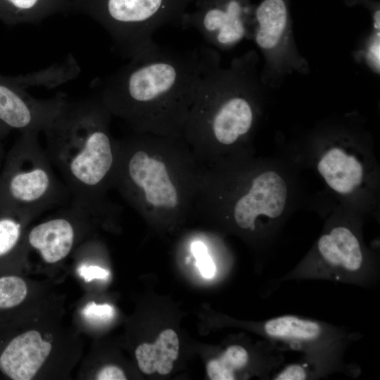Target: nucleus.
Returning <instances> with one entry per match:
<instances>
[{
  "label": "nucleus",
  "instance_id": "nucleus-22",
  "mask_svg": "<svg viewBox=\"0 0 380 380\" xmlns=\"http://www.w3.org/2000/svg\"><path fill=\"white\" fill-rule=\"evenodd\" d=\"M95 379L99 380H125L127 379L124 371L113 365H105L96 374Z\"/></svg>",
  "mask_w": 380,
  "mask_h": 380
},
{
  "label": "nucleus",
  "instance_id": "nucleus-18",
  "mask_svg": "<svg viewBox=\"0 0 380 380\" xmlns=\"http://www.w3.org/2000/svg\"><path fill=\"white\" fill-rule=\"evenodd\" d=\"M34 217L23 213L0 208V258L17 248L27 224Z\"/></svg>",
  "mask_w": 380,
  "mask_h": 380
},
{
  "label": "nucleus",
  "instance_id": "nucleus-21",
  "mask_svg": "<svg viewBox=\"0 0 380 380\" xmlns=\"http://www.w3.org/2000/svg\"><path fill=\"white\" fill-rule=\"evenodd\" d=\"M190 251L202 276L212 278L215 273L216 267L206 243L199 239L194 240L190 243Z\"/></svg>",
  "mask_w": 380,
  "mask_h": 380
},
{
  "label": "nucleus",
  "instance_id": "nucleus-19",
  "mask_svg": "<svg viewBox=\"0 0 380 380\" xmlns=\"http://www.w3.org/2000/svg\"><path fill=\"white\" fill-rule=\"evenodd\" d=\"M27 295L26 282L17 276L0 277V309H9L22 303Z\"/></svg>",
  "mask_w": 380,
  "mask_h": 380
},
{
  "label": "nucleus",
  "instance_id": "nucleus-5",
  "mask_svg": "<svg viewBox=\"0 0 380 380\" xmlns=\"http://www.w3.org/2000/svg\"><path fill=\"white\" fill-rule=\"evenodd\" d=\"M112 115L95 91L76 100L68 98L53 122L43 132L45 151L72 199L115 216L118 207L108 198L118 153L110 132Z\"/></svg>",
  "mask_w": 380,
  "mask_h": 380
},
{
  "label": "nucleus",
  "instance_id": "nucleus-1",
  "mask_svg": "<svg viewBox=\"0 0 380 380\" xmlns=\"http://www.w3.org/2000/svg\"><path fill=\"white\" fill-rule=\"evenodd\" d=\"M210 49L177 50L156 43L96 79L92 89L133 132L182 138Z\"/></svg>",
  "mask_w": 380,
  "mask_h": 380
},
{
  "label": "nucleus",
  "instance_id": "nucleus-3",
  "mask_svg": "<svg viewBox=\"0 0 380 380\" xmlns=\"http://www.w3.org/2000/svg\"><path fill=\"white\" fill-rule=\"evenodd\" d=\"M286 167L253 156L205 167L194 213L270 250L292 211L295 188Z\"/></svg>",
  "mask_w": 380,
  "mask_h": 380
},
{
  "label": "nucleus",
  "instance_id": "nucleus-11",
  "mask_svg": "<svg viewBox=\"0 0 380 380\" xmlns=\"http://www.w3.org/2000/svg\"><path fill=\"white\" fill-rule=\"evenodd\" d=\"M251 40L263 57L260 77L267 87H277L294 72H309L295 41L286 0H262L255 8Z\"/></svg>",
  "mask_w": 380,
  "mask_h": 380
},
{
  "label": "nucleus",
  "instance_id": "nucleus-4",
  "mask_svg": "<svg viewBox=\"0 0 380 380\" xmlns=\"http://www.w3.org/2000/svg\"><path fill=\"white\" fill-rule=\"evenodd\" d=\"M204 172L182 138L133 132L118 139L113 189L146 220L174 226L194 213Z\"/></svg>",
  "mask_w": 380,
  "mask_h": 380
},
{
  "label": "nucleus",
  "instance_id": "nucleus-17",
  "mask_svg": "<svg viewBox=\"0 0 380 380\" xmlns=\"http://www.w3.org/2000/svg\"><path fill=\"white\" fill-rule=\"evenodd\" d=\"M248 349L239 344L228 346L219 357L210 360L206 369L213 380H234L250 363Z\"/></svg>",
  "mask_w": 380,
  "mask_h": 380
},
{
  "label": "nucleus",
  "instance_id": "nucleus-13",
  "mask_svg": "<svg viewBox=\"0 0 380 380\" xmlns=\"http://www.w3.org/2000/svg\"><path fill=\"white\" fill-rule=\"evenodd\" d=\"M197 13L184 18L185 29H196L211 47L229 50L243 39H252L254 12L247 0H212Z\"/></svg>",
  "mask_w": 380,
  "mask_h": 380
},
{
  "label": "nucleus",
  "instance_id": "nucleus-8",
  "mask_svg": "<svg viewBox=\"0 0 380 380\" xmlns=\"http://www.w3.org/2000/svg\"><path fill=\"white\" fill-rule=\"evenodd\" d=\"M39 132L22 133L0 174V208L36 217L63 205L67 187L60 179L39 141Z\"/></svg>",
  "mask_w": 380,
  "mask_h": 380
},
{
  "label": "nucleus",
  "instance_id": "nucleus-9",
  "mask_svg": "<svg viewBox=\"0 0 380 380\" xmlns=\"http://www.w3.org/2000/svg\"><path fill=\"white\" fill-rule=\"evenodd\" d=\"M71 7L99 23L114 49L129 60L154 46V34L176 13L168 0H72Z\"/></svg>",
  "mask_w": 380,
  "mask_h": 380
},
{
  "label": "nucleus",
  "instance_id": "nucleus-10",
  "mask_svg": "<svg viewBox=\"0 0 380 380\" xmlns=\"http://www.w3.org/2000/svg\"><path fill=\"white\" fill-rule=\"evenodd\" d=\"M65 71L58 63L23 75L0 74V132H43L55 120L68 99L58 92L46 99L29 94V87L54 88L65 83Z\"/></svg>",
  "mask_w": 380,
  "mask_h": 380
},
{
  "label": "nucleus",
  "instance_id": "nucleus-2",
  "mask_svg": "<svg viewBox=\"0 0 380 380\" xmlns=\"http://www.w3.org/2000/svg\"><path fill=\"white\" fill-rule=\"evenodd\" d=\"M255 50L227 68L211 47L182 139L205 167L253 156V141L262 116L267 87L258 70Z\"/></svg>",
  "mask_w": 380,
  "mask_h": 380
},
{
  "label": "nucleus",
  "instance_id": "nucleus-14",
  "mask_svg": "<svg viewBox=\"0 0 380 380\" xmlns=\"http://www.w3.org/2000/svg\"><path fill=\"white\" fill-rule=\"evenodd\" d=\"M52 350L51 341L37 330L13 338L0 355V370L13 380L32 379Z\"/></svg>",
  "mask_w": 380,
  "mask_h": 380
},
{
  "label": "nucleus",
  "instance_id": "nucleus-26",
  "mask_svg": "<svg viewBox=\"0 0 380 380\" xmlns=\"http://www.w3.org/2000/svg\"><path fill=\"white\" fill-rule=\"evenodd\" d=\"M68 1L70 2V4H71V1H72V0H68Z\"/></svg>",
  "mask_w": 380,
  "mask_h": 380
},
{
  "label": "nucleus",
  "instance_id": "nucleus-15",
  "mask_svg": "<svg viewBox=\"0 0 380 380\" xmlns=\"http://www.w3.org/2000/svg\"><path fill=\"white\" fill-rule=\"evenodd\" d=\"M179 354V339L172 329L160 333L153 343H144L135 350V356L141 371L146 374L158 372L169 374Z\"/></svg>",
  "mask_w": 380,
  "mask_h": 380
},
{
  "label": "nucleus",
  "instance_id": "nucleus-20",
  "mask_svg": "<svg viewBox=\"0 0 380 380\" xmlns=\"http://www.w3.org/2000/svg\"><path fill=\"white\" fill-rule=\"evenodd\" d=\"M380 30L372 28V32L355 52V59L363 61L374 72L379 73Z\"/></svg>",
  "mask_w": 380,
  "mask_h": 380
},
{
  "label": "nucleus",
  "instance_id": "nucleus-24",
  "mask_svg": "<svg viewBox=\"0 0 380 380\" xmlns=\"http://www.w3.org/2000/svg\"><path fill=\"white\" fill-rule=\"evenodd\" d=\"M89 314L95 317L104 320L110 319L113 315V308L108 305H93L89 308Z\"/></svg>",
  "mask_w": 380,
  "mask_h": 380
},
{
  "label": "nucleus",
  "instance_id": "nucleus-12",
  "mask_svg": "<svg viewBox=\"0 0 380 380\" xmlns=\"http://www.w3.org/2000/svg\"><path fill=\"white\" fill-rule=\"evenodd\" d=\"M58 213L33 226L27 233L30 249L37 252L43 261L56 264L72 251L81 232L93 221L110 218L97 208L72 199Z\"/></svg>",
  "mask_w": 380,
  "mask_h": 380
},
{
  "label": "nucleus",
  "instance_id": "nucleus-6",
  "mask_svg": "<svg viewBox=\"0 0 380 380\" xmlns=\"http://www.w3.org/2000/svg\"><path fill=\"white\" fill-rule=\"evenodd\" d=\"M362 225L363 215L357 211L342 208L334 212L308 253L273 283L327 280L375 287L380 279L379 255L366 245Z\"/></svg>",
  "mask_w": 380,
  "mask_h": 380
},
{
  "label": "nucleus",
  "instance_id": "nucleus-23",
  "mask_svg": "<svg viewBox=\"0 0 380 380\" xmlns=\"http://www.w3.org/2000/svg\"><path fill=\"white\" fill-rule=\"evenodd\" d=\"M80 274L86 281H90L94 279H106L108 277V272L97 265H83L80 267Z\"/></svg>",
  "mask_w": 380,
  "mask_h": 380
},
{
  "label": "nucleus",
  "instance_id": "nucleus-16",
  "mask_svg": "<svg viewBox=\"0 0 380 380\" xmlns=\"http://www.w3.org/2000/svg\"><path fill=\"white\" fill-rule=\"evenodd\" d=\"M70 6L68 0H0V20L8 25L37 23Z\"/></svg>",
  "mask_w": 380,
  "mask_h": 380
},
{
  "label": "nucleus",
  "instance_id": "nucleus-7",
  "mask_svg": "<svg viewBox=\"0 0 380 380\" xmlns=\"http://www.w3.org/2000/svg\"><path fill=\"white\" fill-rule=\"evenodd\" d=\"M312 149L314 167L327 189L360 213L357 205L372 200L378 184L376 163L365 139L348 127H330L314 137Z\"/></svg>",
  "mask_w": 380,
  "mask_h": 380
},
{
  "label": "nucleus",
  "instance_id": "nucleus-25",
  "mask_svg": "<svg viewBox=\"0 0 380 380\" xmlns=\"http://www.w3.org/2000/svg\"><path fill=\"white\" fill-rule=\"evenodd\" d=\"M3 135L1 134V133L0 132V160H1V139L3 138Z\"/></svg>",
  "mask_w": 380,
  "mask_h": 380
}]
</instances>
